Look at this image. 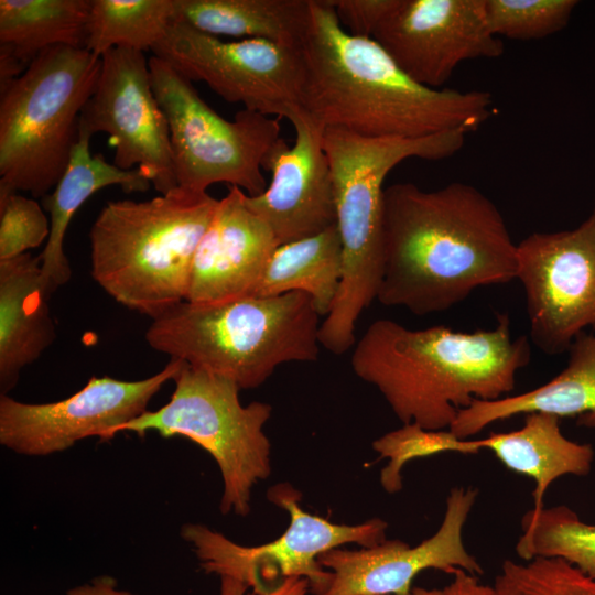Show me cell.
Returning a JSON list of instances; mask_svg holds the SVG:
<instances>
[{
  "label": "cell",
  "mask_w": 595,
  "mask_h": 595,
  "mask_svg": "<svg viewBox=\"0 0 595 595\" xmlns=\"http://www.w3.org/2000/svg\"><path fill=\"white\" fill-rule=\"evenodd\" d=\"M248 589L250 588L246 584L236 578L220 576V595H256L255 593H248ZM309 589V580L289 577L264 595H305Z\"/></svg>",
  "instance_id": "obj_33"
},
{
  "label": "cell",
  "mask_w": 595,
  "mask_h": 595,
  "mask_svg": "<svg viewBox=\"0 0 595 595\" xmlns=\"http://www.w3.org/2000/svg\"><path fill=\"white\" fill-rule=\"evenodd\" d=\"M479 442L508 469L534 480L533 508L522 518L528 520L544 508L545 493L554 480L566 475L587 476L594 461L591 444L567 439L561 432L560 419L545 413L526 414L520 429L490 433Z\"/></svg>",
  "instance_id": "obj_23"
},
{
  "label": "cell",
  "mask_w": 595,
  "mask_h": 595,
  "mask_svg": "<svg viewBox=\"0 0 595 595\" xmlns=\"http://www.w3.org/2000/svg\"><path fill=\"white\" fill-rule=\"evenodd\" d=\"M491 32L517 41L540 40L563 30L576 0H485Z\"/></svg>",
  "instance_id": "obj_30"
},
{
  "label": "cell",
  "mask_w": 595,
  "mask_h": 595,
  "mask_svg": "<svg viewBox=\"0 0 595 595\" xmlns=\"http://www.w3.org/2000/svg\"><path fill=\"white\" fill-rule=\"evenodd\" d=\"M218 202L178 186L148 201L108 202L89 231L93 279L151 320L186 301L193 258Z\"/></svg>",
  "instance_id": "obj_5"
},
{
  "label": "cell",
  "mask_w": 595,
  "mask_h": 595,
  "mask_svg": "<svg viewBox=\"0 0 595 595\" xmlns=\"http://www.w3.org/2000/svg\"><path fill=\"white\" fill-rule=\"evenodd\" d=\"M524 291L530 338L544 354L567 351L595 329V199L571 230L533 232L517 244V273Z\"/></svg>",
  "instance_id": "obj_12"
},
{
  "label": "cell",
  "mask_w": 595,
  "mask_h": 595,
  "mask_svg": "<svg viewBox=\"0 0 595 595\" xmlns=\"http://www.w3.org/2000/svg\"><path fill=\"white\" fill-rule=\"evenodd\" d=\"M410 595H444V594H443V588L442 589H437V588L428 589V588H422V587H415L412 589Z\"/></svg>",
  "instance_id": "obj_36"
},
{
  "label": "cell",
  "mask_w": 595,
  "mask_h": 595,
  "mask_svg": "<svg viewBox=\"0 0 595 595\" xmlns=\"http://www.w3.org/2000/svg\"><path fill=\"white\" fill-rule=\"evenodd\" d=\"M51 296L40 255L0 260V394H8L21 371L54 343Z\"/></svg>",
  "instance_id": "obj_19"
},
{
  "label": "cell",
  "mask_w": 595,
  "mask_h": 595,
  "mask_svg": "<svg viewBox=\"0 0 595 595\" xmlns=\"http://www.w3.org/2000/svg\"><path fill=\"white\" fill-rule=\"evenodd\" d=\"M229 186L201 239L191 268L186 302L218 304L253 298L266 267L279 247L269 225Z\"/></svg>",
  "instance_id": "obj_18"
},
{
  "label": "cell",
  "mask_w": 595,
  "mask_h": 595,
  "mask_svg": "<svg viewBox=\"0 0 595 595\" xmlns=\"http://www.w3.org/2000/svg\"><path fill=\"white\" fill-rule=\"evenodd\" d=\"M173 381L175 389L165 405L118 426L111 439L125 431L140 437L155 431L163 437L190 439L219 467L221 513L247 516L253 486L271 473V444L263 428L272 407L261 401L242 405L237 383L186 363Z\"/></svg>",
  "instance_id": "obj_8"
},
{
  "label": "cell",
  "mask_w": 595,
  "mask_h": 595,
  "mask_svg": "<svg viewBox=\"0 0 595 595\" xmlns=\"http://www.w3.org/2000/svg\"><path fill=\"white\" fill-rule=\"evenodd\" d=\"M453 581L443 588L444 595H490V586L479 583L476 575L457 569Z\"/></svg>",
  "instance_id": "obj_34"
},
{
  "label": "cell",
  "mask_w": 595,
  "mask_h": 595,
  "mask_svg": "<svg viewBox=\"0 0 595 595\" xmlns=\"http://www.w3.org/2000/svg\"><path fill=\"white\" fill-rule=\"evenodd\" d=\"M184 365L170 359L158 374L136 381L91 377L56 402L26 403L0 394V444L20 455L47 456L91 436L110 440L115 429L148 411L151 399Z\"/></svg>",
  "instance_id": "obj_13"
},
{
  "label": "cell",
  "mask_w": 595,
  "mask_h": 595,
  "mask_svg": "<svg viewBox=\"0 0 595 595\" xmlns=\"http://www.w3.org/2000/svg\"><path fill=\"white\" fill-rule=\"evenodd\" d=\"M343 272L337 225L316 235L280 245L272 253L253 298L290 292L307 294L320 316H327Z\"/></svg>",
  "instance_id": "obj_25"
},
{
  "label": "cell",
  "mask_w": 595,
  "mask_h": 595,
  "mask_svg": "<svg viewBox=\"0 0 595 595\" xmlns=\"http://www.w3.org/2000/svg\"><path fill=\"white\" fill-rule=\"evenodd\" d=\"M567 351V365L547 383L516 396L474 400L450 430L468 439L495 422L529 413L576 416L578 425L595 429V333L578 335Z\"/></svg>",
  "instance_id": "obj_20"
},
{
  "label": "cell",
  "mask_w": 595,
  "mask_h": 595,
  "mask_svg": "<svg viewBox=\"0 0 595 595\" xmlns=\"http://www.w3.org/2000/svg\"><path fill=\"white\" fill-rule=\"evenodd\" d=\"M516 551L523 560L560 558L595 580V523H586L565 505L543 508L537 518L522 519Z\"/></svg>",
  "instance_id": "obj_27"
},
{
  "label": "cell",
  "mask_w": 595,
  "mask_h": 595,
  "mask_svg": "<svg viewBox=\"0 0 595 595\" xmlns=\"http://www.w3.org/2000/svg\"><path fill=\"white\" fill-rule=\"evenodd\" d=\"M372 447L381 458H389L380 472L381 486L389 494L401 490V470L412 459L445 452L477 454L483 450L479 439H461L450 429L428 430L416 423H407L386 433L374 441Z\"/></svg>",
  "instance_id": "obj_28"
},
{
  "label": "cell",
  "mask_w": 595,
  "mask_h": 595,
  "mask_svg": "<svg viewBox=\"0 0 595 595\" xmlns=\"http://www.w3.org/2000/svg\"><path fill=\"white\" fill-rule=\"evenodd\" d=\"M152 52L188 80L206 83L244 109L288 118L301 107L300 45L259 39L225 41L175 20Z\"/></svg>",
  "instance_id": "obj_11"
},
{
  "label": "cell",
  "mask_w": 595,
  "mask_h": 595,
  "mask_svg": "<svg viewBox=\"0 0 595 595\" xmlns=\"http://www.w3.org/2000/svg\"><path fill=\"white\" fill-rule=\"evenodd\" d=\"M288 119L295 140L279 138L262 161L272 174L263 193L250 196L247 206L273 231L279 246L316 235L336 225L334 185L323 148L324 129L302 108Z\"/></svg>",
  "instance_id": "obj_17"
},
{
  "label": "cell",
  "mask_w": 595,
  "mask_h": 595,
  "mask_svg": "<svg viewBox=\"0 0 595 595\" xmlns=\"http://www.w3.org/2000/svg\"><path fill=\"white\" fill-rule=\"evenodd\" d=\"M490 595H595V580L560 558L506 560Z\"/></svg>",
  "instance_id": "obj_29"
},
{
  "label": "cell",
  "mask_w": 595,
  "mask_h": 595,
  "mask_svg": "<svg viewBox=\"0 0 595 595\" xmlns=\"http://www.w3.org/2000/svg\"><path fill=\"white\" fill-rule=\"evenodd\" d=\"M477 495L472 487L452 488L441 526L418 545L386 539L360 550L336 548L321 554L317 561L331 578L317 595H410L415 576L429 569L483 574L463 542V528Z\"/></svg>",
  "instance_id": "obj_16"
},
{
  "label": "cell",
  "mask_w": 595,
  "mask_h": 595,
  "mask_svg": "<svg viewBox=\"0 0 595 595\" xmlns=\"http://www.w3.org/2000/svg\"><path fill=\"white\" fill-rule=\"evenodd\" d=\"M300 51L301 107L323 128L416 139L469 133L494 113L489 91L433 89L410 78L372 37L347 33L329 0H311Z\"/></svg>",
  "instance_id": "obj_2"
},
{
  "label": "cell",
  "mask_w": 595,
  "mask_h": 595,
  "mask_svg": "<svg viewBox=\"0 0 595 595\" xmlns=\"http://www.w3.org/2000/svg\"><path fill=\"white\" fill-rule=\"evenodd\" d=\"M382 234L377 300L385 306L423 316L453 307L478 288L516 279L517 244L495 203L470 184L388 186Z\"/></svg>",
  "instance_id": "obj_1"
},
{
  "label": "cell",
  "mask_w": 595,
  "mask_h": 595,
  "mask_svg": "<svg viewBox=\"0 0 595 595\" xmlns=\"http://www.w3.org/2000/svg\"><path fill=\"white\" fill-rule=\"evenodd\" d=\"M50 217L34 198L0 194V260L21 256L47 241Z\"/></svg>",
  "instance_id": "obj_31"
},
{
  "label": "cell",
  "mask_w": 595,
  "mask_h": 595,
  "mask_svg": "<svg viewBox=\"0 0 595 595\" xmlns=\"http://www.w3.org/2000/svg\"><path fill=\"white\" fill-rule=\"evenodd\" d=\"M318 321L303 292L218 304L183 301L152 320L145 340L171 359L252 389L282 364L317 359Z\"/></svg>",
  "instance_id": "obj_6"
},
{
  "label": "cell",
  "mask_w": 595,
  "mask_h": 595,
  "mask_svg": "<svg viewBox=\"0 0 595 595\" xmlns=\"http://www.w3.org/2000/svg\"><path fill=\"white\" fill-rule=\"evenodd\" d=\"M371 37L410 78L433 89L443 88L461 63L505 51L485 0H396Z\"/></svg>",
  "instance_id": "obj_15"
},
{
  "label": "cell",
  "mask_w": 595,
  "mask_h": 595,
  "mask_svg": "<svg viewBox=\"0 0 595 595\" xmlns=\"http://www.w3.org/2000/svg\"><path fill=\"white\" fill-rule=\"evenodd\" d=\"M530 359L529 338L512 337L504 313L494 328L470 333L446 326L410 329L379 318L356 343L350 364L403 424L447 430L474 400L508 396Z\"/></svg>",
  "instance_id": "obj_3"
},
{
  "label": "cell",
  "mask_w": 595,
  "mask_h": 595,
  "mask_svg": "<svg viewBox=\"0 0 595 595\" xmlns=\"http://www.w3.org/2000/svg\"><path fill=\"white\" fill-rule=\"evenodd\" d=\"M91 0H1L0 87L44 51L86 48Z\"/></svg>",
  "instance_id": "obj_22"
},
{
  "label": "cell",
  "mask_w": 595,
  "mask_h": 595,
  "mask_svg": "<svg viewBox=\"0 0 595 595\" xmlns=\"http://www.w3.org/2000/svg\"><path fill=\"white\" fill-rule=\"evenodd\" d=\"M396 0H329L342 28L353 36L371 37Z\"/></svg>",
  "instance_id": "obj_32"
},
{
  "label": "cell",
  "mask_w": 595,
  "mask_h": 595,
  "mask_svg": "<svg viewBox=\"0 0 595 595\" xmlns=\"http://www.w3.org/2000/svg\"><path fill=\"white\" fill-rule=\"evenodd\" d=\"M175 19V0H91L86 50L99 57L115 47L152 51Z\"/></svg>",
  "instance_id": "obj_26"
},
{
  "label": "cell",
  "mask_w": 595,
  "mask_h": 595,
  "mask_svg": "<svg viewBox=\"0 0 595 595\" xmlns=\"http://www.w3.org/2000/svg\"><path fill=\"white\" fill-rule=\"evenodd\" d=\"M311 0H175L176 19L214 36L301 44Z\"/></svg>",
  "instance_id": "obj_24"
},
{
  "label": "cell",
  "mask_w": 595,
  "mask_h": 595,
  "mask_svg": "<svg viewBox=\"0 0 595 595\" xmlns=\"http://www.w3.org/2000/svg\"><path fill=\"white\" fill-rule=\"evenodd\" d=\"M154 95L170 129L178 187L205 193L227 183L257 196L267 188L262 161L280 138V122L252 110L234 120L220 117L176 69L163 60L149 58Z\"/></svg>",
  "instance_id": "obj_9"
},
{
  "label": "cell",
  "mask_w": 595,
  "mask_h": 595,
  "mask_svg": "<svg viewBox=\"0 0 595 595\" xmlns=\"http://www.w3.org/2000/svg\"><path fill=\"white\" fill-rule=\"evenodd\" d=\"M65 595H133L119 587L118 581L110 575H99L91 581L69 588Z\"/></svg>",
  "instance_id": "obj_35"
},
{
  "label": "cell",
  "mask_w": 595,
  "mask_h": 595,
  "mask_svg": "<svg viewBox=\"0 0 595 595\" xmlns=\"http://www.w3.org/2000/svg\"><path fill=\"white\" fill-rule=\"evenodd\" d=\"M468 132L450 130L416 139L367 138L325 128L326 153L343 246V272L318 340L340 355L356 342L355 326L380 288L383 272L382 202L388 173L409 158L442 160L457 153Z\"/></svg>",
  "instance_id": "obj_4"
},
{
  "label": "cell",
  "mask_w": 595,
  "mask_h": 595,
  "mask_svg": "<svg viewBox=\"0 0 595 595\" xmlns=\"http://www.w3.org/2000/svg\"><path fill=\"white\" fill-rule=\"evenodd\" d=\"M78 131L107 133L113 164L139 169L160 194L177 187L167 119L143 52L115 47L101 56L99 79L82 110Z\"/></svg>",
  "instance_id": "obj_14"
},
{
  "label": "cell",
  "mask_w": 595,
  "mask_h": 595,
  "mask_svg": "<svg viewBox=\"0 0 595 595\" xmlns=\"http://www.w3.org/2000/svg\"><path fill=\"white\" fill-rule=\"evenodd\" d=\"M100 71L88 50L55 46L0 87V194L45 197L57 185Z\"/></svg>",
  "instance_id": "obj_7"
},
{
  "label": "cell",
  "mask_w": 595,
  "mask_h": 595,
  "mask_svg": "<svg viewBox=\"0 0 595 595\" xmlns=\"http://www.w3.org/2000/svg\"><path fill=\"white\" fill-rule=\"evenodd\" d=\"M268 498L290 516L286 530L269 543L241 545L201 523L181 528V537L206 573L236 578L256 595L269 593L285 578L303 577L317 595L331 578L329 571L317 561L321 554L348 543L369 548L386 540L385 520L372 518L354 526L333 523L304 511L301 493L290 484L271 487Z\"/></svg>",
  "instance_id": "obj_10"
},
{
  "label": "cell",
  "mask_w": 595,
  "mask_h": 595,
  "mask_svg": "<svg viewBox=\"0 0 595 595\" xmlns=\"http://www.w3.org/2000/svg\"><path fill=\"white\" fill-rule=\"evenodd\" d=\"M91 137L78 131L68 165L51 194L43 197L50 214L51 232L40 255L43 282L51 294L67 283L72 277L64 251V239L75 213L96 192L119 185L125 192H147L150 182L139 169L122 170L108 163L101 154L89 150Z\"/></svg>",
  "instance_id": "obj_21"
}]
</instances>
